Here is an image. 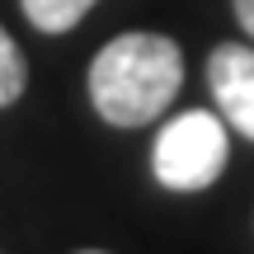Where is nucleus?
I'll use <instances>...</instances> for the list:
<instances>
[{"label":"nucleus","mask_w":254,"mask_h":254,"mask_svg":"<svg viewBox=\"0 0 254 254\" xmlns=\"http://www.w3.org/2000/svg\"><path fill=\"white\" fill-rule=\"evenodd\" d=\"M184 52L165 33H118L90 62V104L113 127H146L174 104Z\"/></svg>","instance_id":"f257e3e1"},{"label":"nucleus","mask_w":254,"mask_h":254,"mask_svg":"<svg viewBox=\"0 0 254 254\" xmlns=\"http://www.w3.org/2000/svg\"><path fill=\"white\" fill-rule=\"evenodd\" d=\"M151 170L174 193L212 189L221 179V170H226V127H221V118L202 113V109H189L174 123H165L160 136H155Z\"/></svg>","instance_id":"f03ea898"},{"label":"nucleus","mask_w":254,"mask_h":254,"mask_svg":"<svg viewBox=\"0 0 254 254\" xmlns=\"http://www.w3.org/2000/svg\"><path fill=\"white\" fill-rule=\"evenodd\" d=\"M207 85H212V99H217L221 118L240 136L254 141V47L221 43L207 57Z\"/></svg>","instance_id":"7ed1b4c3"},{"label":"nucleus","mask_w":254,"mask_h":254,"mask_svg":"<svg viewBox=\"0 0 254 254\" xmlns=\"http://www.w3.org/2000/svg\"><path fill=\"white\" fill-rule=\"evenodd\" d=\"M38 33H71L99 0H19Z\"/></svg>","instance_id":"20e7f679"},{"label":"nucleus","mask_w":254,"mask_h":254,"mask_svg":"<svg viewBox=\"0 0 254 254\" xmlns=\"http://www.w3.org/2000/svg\"><path fill=\"white\" fill-rule=\"evenodd\" d=\"M24 85H28L24 52H19V43L5 33V24H0V109H9V104L24 94Z\"/></svg>","instance_id":"39448f33"},{"label":"nucleus","mask_w":254,"mask_h":254,"mask_svg":"<svg viewBox=\"0 0 254 254\" xmlns=\"http://www.w3.org/2000/svg\"><path fill=\"white\" fill-rule=\"evenodd\" d=\"M231 5H236V19H240V28H245V33L254 38V0H231Z\"/></svg>","instance_id":"423d86ee"},{"label":"nucleus","mask_w":254,"mask_h":254,"mask_svg":"<svg viewBox=\"0 0 254 254\" xmlns=\"http://www.w3.org/2000/svg\"><path fill=\"white\" fill-rule=\"evenodd\" d=\"M80 254H104V250H80Z\"/></svg>","instance_id":"0eeeda50"}]
</instances>
